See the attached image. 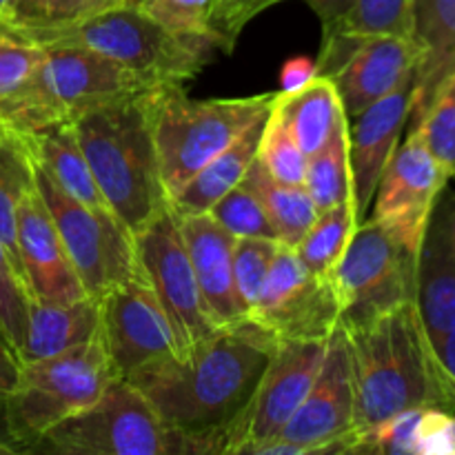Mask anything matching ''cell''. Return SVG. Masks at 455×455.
<instances>
[{"mask_svg": "<svg viewBox=\"0 0 455 455\" xmlns=\"http://www.w3.org/2000/svg\"><path fill=\"white\" fill-rule=\"evenodd\" d=\"M278 338L253 320L136 369L127 380L182 440L185 455L238 453L244 422Z\"/></svg>", "mask_w": 455, "mask_h": 455, "instance_id": "cell-1", "label": "cell"}, {"mask_svg": "<svg viewBox=\"0 0 455 455\" xmlns=\"http://www.w3.org/2000/svg\"><path fill=\"white\" fill-rule=\"evenodd\" d=\"M355 394V431L404 409L451 411L455 389L443 371L416 300L358 324H342Z\"/></svg>", "mask_w": 455, "mask_h": 455, "instance_id": "cell-2", "label": "cell"}, {"mask_svg": "<svg viewBox=\"0 0 455 455\" xmlns=\"http://www.w3.org/2000/svg\"><path fill=\"white\" fill-rule=\"evenodd\" d=\"M154 89L93 107L71 120L107 204L132 235L169 204L151 129Z\"/></svg>", "mask_w": 455, "mask_h": 455, "instance_id": "cell-3", "label": "cell"}, {"mask_svg": "<svg viewBox=\"0 0 455 455\" xmlns=\"http://www.w3.org/2000/svg\"><path fill=\"white\" fill-rule=\"evenodd\" d=\"M0 27L38 47L89 49L154 84L189 83L207 67L216 49L207 40L172 34L138 3L109 4L78 20L43 29Z\"/></svg>", "mask_w": 455, "mask_h": 455, "instance_id": "cell-4", "label": "cell"}, {"mask_svg": "<svg viewBox=\"0 0 455 455\" xmlns=\"http://www.w3.org/2000/svg\"><path fill=\"white\" fill-rule=\"evenodd\" d=\"M274 93L196 100L185 84H160L151 93V129L164 194L172 200L209 160L265 118Z\"/></svg>", "mask_w": 455, "mask_h": 455, "instance_id": "cell-5", "label": "cell"}, {"mask_svg": "<svg viewBox=\"0 0 455 455\" xmlns=\"http://www.w3.org/2000/svg\"><path fill=\"white\" fill-rule=\"evenodd\" d=\"M116 378L120 376L102 331L87 345L22 363L16 387L3 407L4 435L12 453L36 451L53 427L92 407Z\"/></svg>", "mask_w": 455, "mask_h": 455, "instance_id": "cell-6", "label": "cell"}, {"mask_svg": "<svg viewBox=\"0 0 455 455\" xmlns=\"http://www.w3.org/2000/svg\"><path fill=\"white\" fill-rule=\"evenodd\" d=\"M160 84L149 83L89 49L43 47L38 71L13 123V132L27 138L52 124L71 123L76 116L93 107L136 96Z\"/></svg>", "mask_w": 455, "mask_h": 455, "instance_id": "cell-7", "label": "cell"}, {"mask_svg": "<svg viewBox=\"0 0 455 455\" xmlns=\"http://www.w3.org/2000/svg\"><path fill=\"white\" fill-rule=\"evenodd\" d=\"M36 451L62 455H185L182 440L160 420L149 400L116 378L78 416L53 427Z\"/></svg>", "mask_w": 455, "mask_h": 455, "instance_id": "cell-8", "label": "cell"}, {"mask_svg": "<svg viewBox=\"0 0 455 455\" xmlns=\"http://www.w3.org/2000/svg\"><path fill=\"white\" fill-rule=\"evenodd\" d=\"M418 253L387 227L367 218L355 227L345 253L329 274L340 300V324H358L416 300Z\"/></svg>", "mask_w": 455, "mask_h": 455, "instance_id": "cell-9", "label": "cell"}, {"mask_svg": "<svg viewBox=\"0 0 455 455\" xmlns=\"http://www.w3.org/2000/svg\"><path fill=\"white\" fill-rule=\"evenodd\" d=\"M34 187L56 222L87 296L102 298L109 289L140 275L133 235L118 218L76 203L36 163Z\"/></svg>", "mask_w": 455, "mask_h": 455, "instance_id": "cell-10", "label": "cell"}, {"mask_svg": "<svg viewBox=\"0 0 455 455\" xmlns=\"http://www.w3.org/2000/svg\"><path fill=\"white\" fill-rule=\"evenodd\" d=\"M355 438V394L349 351L342 324L329 336L323 367L309 394L296 409L278 438L253 455L351 453Z\"/></svg>", "mask_w": 455, "mask_h": 455, "instance_id": "cell-11", "label": "cell"}, {"mask_svg": "<svg viewBox=\"0 0 455 455\" xmlns=\"http://www.w3.org/2000/svg\"><path fill=\"white\" fill-rule=\"evenodd\" d=\"M138 271L158 298L176 340V355L218 331L207 315L198 280L182 240L180 222L172 207L151 218L136 235ZM222 329V327H220Z\"/></svg>", "mask_w": 455, "mask_h": 455, "instance_id": "cell-12", "label": "cell"}, {"mask_svg": "<svg viewBox=\"0 0 455 455\" xmlns=\"http://www.w3.org/2000/svg\"><path fill=\"white\" fill-rule=\"evenodd\" d=\"M420 47L409 36H347L324 38L315 60L318 76H327L340 96L345 116L354 120L416 76Z\"/></svg>", "mask_w": 455, "mask_h": 455, "instance_id": "cell-13", "label": "cell"}, {"mask_svg": "<svg viewBox=\"0 0 455 455\" xmlns=\"http://www.w3.org/2000/svg\"><path fill=\"white\" fill-rule=\"evenodd\" d=\"M247 320L278 340H329L340 324V300L329 275L307 269L296 249L280 244Z\"/></svg>", "mask_w": 455, "mask_h": 455, "instance_id": "cell-14", "label": "cell"}, {"mask_svg": "<svg viewBox=\"0 0 455 455\" xmlns=\"http://www.w3.org/2000/svg\"><path fill=\"white\" fill-rule=\"evenodd\" d=\"M449 178L420 133L407 129V138L382 172L367 218L387 227L404 247L420 256L431 213Z\"/></svg>", "mask_w": 455, "mask_h": 455, "instance_id": "cell-15", "label": "cell"}, {"mask_svg": "<svg viewBox=\"0 0 455 455\" xmlns=\"http://www.w3.org/2000/svg\"><path fill=\"white\" fill-rule=\"evenodd\" d=\"M98 302L102 340L120 378L176 354L167 315L142 275L109 289Z\"/></svg>", "mask_w": 455, "mask_h": 455, "instance_id": "cell-16", "label": "cell"}, {"mask_svg": "<svg viewBox=\"0 0 455 455\" xmlns=\"http://www.w3.org/2000/svg\"><path fill=\"white\" fill-rule=\"evenodd\" d=\"M324 351L327 340H278L253 394L238 455H253L258 447L278 438L309 394Z\"/></svg>", "mask_w": 455, "mask_h": 455, "instance_id": "cell-17", "label": "cell"}, {"mask_svg": "<svg viewBox=\"0 0 455 455\" xmlns=\"http://www.w3.org/2000/svg\"><path fill=\"white\" fill-rule=\"evenodd\" d=\"M16 240L31 298L43 302H74L87 298L56 222L34 187V176L18 200Z\"/></svg>", "mask_w": 455, "mask_h": 455, "instance_id": "cell-18", "label": "cell"}, {"mask_svg": "<svg viewBox=\"0 0 455 455\" xmlns=\"http://www.w3.org/2000/svg\"><path fill=\"white\" fill-rule=\"evenodd\" d=\"M413 76L400 87L349 120V169L355 216L364 222L371 209L373 194L391 156L398 149L400 136L411 114Z\"/></svg>", "mask_w": 455, "mask_h": 455, "instance_id": "cell-19", "label": "cell"}, {"mask_svg": "<svg viewBox=\"0 0 455 455\" xmlns=\"http://www.w3.org/2000/svg\"><path fill=\"white\" fill-rule=\"evenodd\" d=\"M455 194L440 196L418 256L416 307L431 342L455 331Z\"/></svg>", "mask_w": 455, "mask_h": 455, "instance_id": "cell-20", "label": "cell"}, {"mask_svg": "<svg viewBox=\"0 0 455 455\" xmlns=\"http://www.w3.org/2000/svg\"><path fill=\"white\" fill-rule=\"evenodd\" d=\"M176 218L212 323L220 329L247 320L235 298L234 235L222 229L209 213Z\"/></svg>", "mask_w": 455, "mask_h": 455, "instance_id": "cell-21", "label": "cell"}, {"mask_svg": "<svg viewBox=\"0 0 455 455\" xmlns=\"http://www.w3.org/2000/svg\"><path fill=\"white\" fill-rule=\"evenodd\" d=\"M411 38L420 47V62L407 129L420 123L440 84L455 71V0H413Z\"/></svg>", "mask_w": 455, "mask_h": 455, "instance_id": "cell-22", "label": "cell"}, {"mask_svg": "<svg viewBox=\"0 0 455 455\" xmlns=\"http://www.w3.org/2000/svg\"><path fill=\"white\" fill-rule=\"evenodd\" d=\"M98 336H100L98 298L87 296L74 302H43L31 298L20 364L87 345Z\"/></svg>", "mask_w": 455, "mask_h": 455, "instance_id": "cell-23", "label": "cell"}, {"mask_svg": "<svg viewBox=\"0 0 455 455\" xmlns=\"http://www.w3.org/2000/svg\"><path fill=\"white\" fill-rule=\"evenodd\" d=\"M27 149H29L31 160L65 191L69 198L76 203L84 204V207L93 209L100 213L114 212L107 204L105 196H102L100 187H98L96 178H93L92 167H89L87 158L83 154L78 138H76L74 124L60 123L52 124L47 129L29 133L25 138Z\"/></svg>", "mask_w": 455, "mask_h": 455, "instance_id": "cell-24", "label": "cell"}, {"mask_svg": "<svg viewBox=\"0 0 455 455\" xmlns=\"http://www.w3.org/2000/svg\"><path fill=\"white\" fill-rule=\"evenodd\" d=\"M269 116V114H267ZM265 118L253 123L238 140L227 147L222 154L209 160L172 200L169 207L176 216H194V213H207L227 191L238 187L243 182L244 173L249 172L251 163L258 156L260 147L262 129H265Z\"/></svg>", "mask_w": 455, "mask_h": 455, "instance_id": "cell-25", "label": "cell"}, {"mask_svg": "<svg viewBox=\"0 0 455 455\" xmlns=\"http://www.w3.org/2000/svg\"><path fill=\"white\" fill-rule=\"evenodd\" d=\"M274 109L307 156L315 154L347 118L340 96L327 76H315L298 92H275Z\"/></svg>", "mask_w": 455, "mask_h": 455, "instance_id": "cell-26", "label": "cell"}, {"mask_svg": "<svg viewBox=\"0 0 455 455\" xmlns=\"http://www.w3.org/2000/svg\"><path fill=\"white\" fill-rule=\"evenodd\" d=\"M240 185L253 191L256 198L260 200L275 234H278L280 244L296 249L302 235L318 218V209H315L311 196L307 194L305 185H287V182L275 180L267 173L258 158L253 160Z\"/></svg>", "mask_w": 455, "mask_h": 455, "instance_id": "cell-27", "label": "cell"}, {"mask_svg": "<svg viewBox=\"0 0 455 455\" xmlns=\"http://www.w3.org/2000/svg\"><path fill=\"white\" fill-rule=\"evenodd\" d=\"M305 189L318 213L354 196L349 169V118L338 124L336 132L315 154L307 156Z\"/></svg>", "mask_w": 455, "mask_h": 455, "instance_id": "cell-28", "label": "cell"}, {"mask_svg": "<svg viewBox=\"0 0 455 455\" xmlns=\"http://www.w3.org/2000/svg\"><path fill=\"white\" fill-rule=\"evenodd\" d=\"M358 225L354 196H349L327 212H320L314 225L307 229L300 243L296 244V253L302 265L314 274H331Z\"/></svg>", "mask_w": 455, "mask_h": 455, "instance_id": "cell-29", "label": "cell"}, {"mask_svg": "<svg viewBox=\"0 0 455 455\" xmlns=\"http://www.w3.org/2000/svg\"><path fill=\"white\" fill-rule=\"evenodd\" d=\"M40 58L43 47L0 27V120L12 132L34 83Z\"/></svg>", "mask_w": 455, "mask_h": 455, "instance_id": "cell-30", "label": "cell"}, {"mask_svg": "<svg viewBox=\"0 0 455 455\" xmlns=\"http://www.w3.org/2000/svg\"><path fill=\"white\" fill-rule=\"evenodd\" d=\"M34 163L25 138L9 136L0 140V243L22 271L16 240V209L22 191L31 185ZM25 278V275H22Z\"/></svg>", "mask_w": 455, "mask_h": 455, "instance_id": "cell-31", "label": "cell"}, {"mask_svg": "<svg viewBox=\"0 0 455 455\" xmlns=\"http://www.w3.org/2000/svg\"><path fill=\"white\" fill-rule=\"evenodd\" d=\"M347 36H409L413 34V0H351L349 9L324 38Z\"/></svg>", "mask_w": 455, "mask_h": 455, "instance_id": "cell-32", "label": "cell"}, {"mask_svg": "<svg viewBox=\"0 0 455 455\" xmlns=\"http://www.w3.org/2000/svg\"><path fill=\"white\" fill-rule=\"evenodd\" d=\"M256 158L275 180L287 182V185H305L307 154L293 140L287 124L274 109V105H271L269 116L265 120Z\"/></svg>", "mask_w": 455, "mask_h": 455, "instance_id": "cell-33", "label": "cell"}, {"mask_svg": "<svg viewBox=\"0 0 455 455\" xmlns=\"http://www.w3.org/2000/svg\"><path fill=\"white\" fill-rule=\"evenodd\" d=\"M278 240L265 238H235L234 247V284L235 298L243 309L244 318H249L256 307L258 296L262 291L267 275H269L274 258L278 253Z\"/></svg>", "mask_w": 455, "mask_h": 455, "instance_id": "cell-34", "label": "cell"}, {"mask_svg": "<svg viewBox=\"0 0 455 455\" xmlns=\"http://www.w3.org/2000/svg\"><path fill=\"white\" fill-rule=\"evenodd\" d=\"M418 133L434 154V158L447 169L449 176L455 173V71L447 76L434 100L427 107L425 116L416 124Z\"/></svg>", "mask_w": 455, "mask_h": 455, "instance_id": "cell-35", "label": "cell"}, {"mask_svg": "<svg viewBox=\"0 0 455 455\" xmlns=\"http://www.w3.org/2000/svg\"><path fill=\"white\" fill-rule=\"evenodd\" d=\"M29 305L31 293L22 278V271L18 269L4 244L0 243V333L16 351L18 360H20L22 345H25Z\"/></svg>", "mask_w": 455, "mask_h": 455, "instance_id": "cell-36", "label": "cell"}, {"mask_svg": "<svg viewBox=\"0 0 455 455\" xmlns=\"http://www.w3.org/2000/svg\"><path fill=\"white\" fill-rule=\"evenodd\" d=\"M207 213L222 229L229 231L234 238L278 240V234H275L265 207L256 198V194L249 191L244 185L227 191Z\"/></svg>", "mask_w": 455, "mask_h": 455, "instance_id": "cell-37", "label": "cell"}, {"mask_svg": "<svg viewBox=\"0 0 455 455\" xmlns=\"http://www.w3.org/2000/svg\"><path fill=\"white\" fill-rule=\"evenodd\" d=\"M218 3L220 0H138V7L172 34L213 44L212 18Z\"/></svg>", "mask_w": 455, "mask_h": 455, "instance_id": "cell-38", "label": "cell"}, {"mask_svg": "<svg viewBox=\"0 0 455 455\" xmlns=\"http://www.w3.org/2000/svg\"><path fill=\"white\" fill-rule=\"evenodd\" d=\"M107 7L105 0H12L0 25L12 29H43L65 25Z\"/></svg>", "mask_w": 455, "mask_h": 455, "instance_id": "cell-39", "label": "cell"}, {"mask_svg": "<svg viewBox=\"0 0 455 455\" xmlns=\"http://www.w3.org/2000/svg\"><path fill=\"white\" fill-rule=\"evenodd\" d=\"M283 0H220L212 18V34L216 49L231 53L244 27Z\"/></svg>", "mask_w": 455, "mask_h": 455, "instance_id": "cell-40", "label": "cell"}, {"mask_svg": "<svg viewBox=\"0 0 455 455\" xmlns=\"http://www.w3.org/2000/svg\"><path fill=\"white\" fill-rule=\"evenodd\" d=\"M416 455H455V416L451 411L435 407L422 411Z\"/></svg>", "mask_w": 455, "mask_h": 455, "instance_id": "cell-41", "label": "cell"}, {"mask_svg": "<svg viewBox=\"0 0 455 455\" xmlns=\"http://www.w3.org/2000/svg\"><path fill=\"white\" fill-rule=\"evenodd\" d=\"M318 76V65L309 56H293L283 62L280 69V92L291 93L309 84Z\"/></svg>", "mask_w": 455, "mask_h": 455, "instance_id": "cell-42", "label": "cell"}, {"mask_svg": "<svg viewBox=\"0 0 455 455\" xmlns=\"http://www.w3.org/2000/svg\"><path fill=\"white\" fill-rule=\"evenodd\" d=\"M18 373H20V360H18L12 345L0 333V416H3L4 403H7L13 387H16Z\"/></svg>", "mask_w": 455, "mask_h": 455, "instance_id": "cell-43", "label": "cell"}, {"mask_svg": "<svg viewBox=\"0 0 455 455\" xmlns=\"http://www.w3.org/2000/svg\"><path fill=\"white\" fill-rule=\"evenodd\" d=\"M311 9L315 12V16L323 22V34L327 36L333 27L340 22V18L345 16L347 9H349L351 0H305Z\"/></svg>", "mask_w": 455, "mask_h": 455, "instance_id": "cell-44", "label": "cell"}, {"mask_svg": "<svg viewBox=\"0 0 455 455\" xmlns=\"http://www.w3.org/2000/svg\"><path fill=\"white\" fill-rule=\"evenodd\" d=\"M431 345H434L435 355H438L440 364H443V371L447 373V378L451 380L455 389V331L449 333V336L440 338V340L431 342Z\"/></svg>", "mask_w": 455, "mask_h": 455, "instance_id": "cell-45", "label": "cell"}, {"mask_svg": "<svg viewBox=\"0 0 455 455\" xmlns=\"http://www.w3.org/2000/svg\"><path fill=\"white\" fill-rule=\"evenodd\" d=\"M9 136H16V133H13L12 129H9L7 124H4L3 120H0V140H3V138H9Z\"/></svg>", "mask_w": 455, "mask_h": 455, "instance_id": "cell-46", "label": "cell"}, {"mask_svg": "<svg viewBox=\"0 0 455 455\" xmlns=\"http://www.w3.org/2000/svg\"><path fill=\"white\" fill-rule=\"evenodd\" d=\"M9 3H12V0H0V16H3V13H4V12H7Z\"/></svg>", "mask_w": 455, "mask_h": 455, "instance_id": "cell-47", "label": "cell"}, {"mask_svg": "<svg viewBox=\"0 0 455 455\" xmlns=\"http://www.w3.org/2000/svg\"><path fill=\"white\" fill-rule=\"evenodd\" d=\"M107 3V7H109V4H120V3H133V0H105Z\"/></svg>", "mask_w": 455, "mask_h": 455, "instance_id": "cell-48", "label": "cell"}, {"mask_svg": "<svg viewBox=\"0 0 455 455\" xmlns=\"http://www.w3.org/2000/svg\"><path fill=\"white\" fill-rule=\"evenodd\" d=\"M453 416H455V409H453Z\"/></svg>", "mask_w": 455, "mask_h": 455, "instance_id": "cell-49", "label": "cell"}, {"mask_svg": "<svg viewBox=\"0 0 455 455\" xmlns=\"http://www.w3.org/2000/svg\"><path fill=\"white\" fill-rule=\"evenodd\" d=\"M133 3H138V0H133Z\"/></svg>", "mask_w": 455, "mask_h": 455, "instance_id": "cell-50", "label": "cell"}, {"mask_svg": "<svg viewBox=\"0 0 455 455\" xmlns=\"http://www.w3.org/2000/svg\"><path fill=\"white\" fill-rule=\"evenodd\" d=\"M453 178H455V173H453Z\"/></svg>", "mask_w": 455, "mask_h": 455, "instance_id": "cell-51", "label": "cell"}]
</instances>
